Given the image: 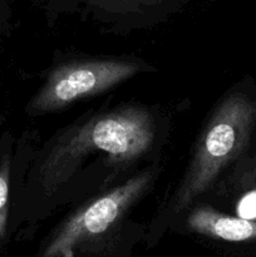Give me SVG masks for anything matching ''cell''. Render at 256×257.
Instances as JSON below:
<instances>
[{
	"label": "cell",
	"instance_id": "1",
	"mask_svg": "<svg viewBox=\"0 0 256 257\" xmlns=\"http://www.w3.org/2000/svg\"><path fill=\"white\" fill-rule=\"evenodd\" d=\"M170 128L168 113L142 103L82 115L52 136L32 158L25 203L49 212L118 185L160 160Z\"/></svg>",
	"mask_w": 256,
	"mask_h": 257
},
{
	"label": "cell",
	"instance_id": "2",
	"mask_svg": "<svg viewBox=\"0 0 256 257\" xmlns=\"http://www.w3.org/2000/svg\"><path fill=\"white\" fill-rule=\"evenodd\" d=\"M255 128L256 100L238 89L225 93L203 123L187 167L158 217L175 220L201 200L247 151Z\"/></svg>",
	"mask_w": 256,
	"mask_h": 257
},
{
	"label": "cell",
	"instance_id": "3",
	"mask_svg": "<svg viewBox=\"0 0 256 257\" xmlns=\"http://www.w3.org/2000/svg\"><path fill=\"white\" fill-rule=\"evenodd\" d=\"M161 170L156 161L118 185L79 202L55 228L42 257H74L78 248L117 231L153 190Z\"/></svg>",
	"mask_w": 256,
	"mask_h": 257
},
{
	"label": "cell",
	"instance_id": "4",
	"mask_svg": "<svg viewBox=\"0 0 256 257\" xmlns=\"http://www.w3.org/2000/svg\"><path fill=\"white\" fill-rule=\"evenodd\" d=\"M135 57H74L55 62L25 107L30 117L57 113L103 94L141 73L155 72Z\"/></svg>",
	"mask_w": 256,
	"mask_h": 257
},
{
	"label": "cell",
	"instance_id": "5",
	"mask_svg": "<svg viewBox=\"0 0 256 257\" xmlns=\"http://www.w3.org/2000/svg\"><path fill=\"white\" fill-rule=\"evenodd\" d=\"M187 0H43L49 19L60 15L97 25L104 34L128 37L133 32L156 28L177 14Z\"/></svg>",
	"mask_w": 256,
	"mask_h": 257
},
{
	"label": "cell",
	"instance_id": "6",
	"mask_svg": "<svg viewBox=\"0 0 256 257\" xmlns=\"http://www.w3.org/2000/svg\"><path fill=\"white\" fill-rule=\"evenodd\" d=\"M178 218H183V226L190 232L208 238L227 242L256 240L255 220L226 215L205 201H196Z\"/></svg>",
	"mask_w": 256,
	"mask_h": 257
},
{
	"label": "cell",
	"instance_id": "7",
	"mask_svg": "<svg viewBox=\"0 0 256 257\" xmlns=\"http://www.w3.org/2000/svg\"><path fill=\"white\" fill-rule=\"evenodd\" d=\"M13 157L10 143L0 158V240L5 237L9 218L10 185H12Z\"/></svg>",
	"mask_w": 256,
	"mask_h": 257
},
{
	"label": "cell",
	"instance_id": "8",
	"mask_svg": "<svg viewBox=\"0 0 256 257\" xmlns=\"http://www.w3.org/2000/svg\"><path fill=\"white\" fill-rule=\"evenodd\" d=\"M236 213L238 217L246 220H256V190L246 192L241 196L236 205Z\"/></svg>",
	"mask_w": 256,
	"mask_h": 257
}]
</instances>
